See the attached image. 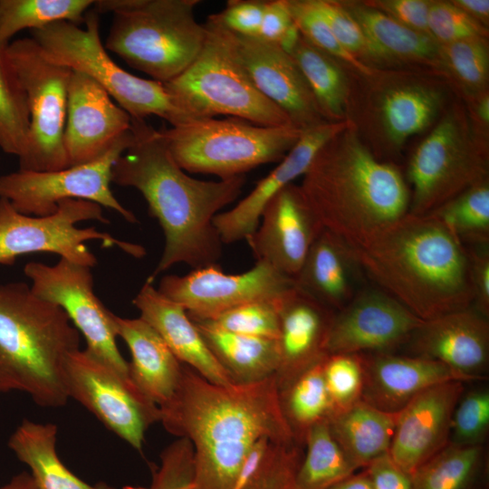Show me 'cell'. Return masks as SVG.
Here are the masks:
<instances>
[{"mask_svg":"<svg viewBox=\"0 0 489 489\" xmlns=\"http://www.w3.org/2000/svg\"><path fill=\"white\" fill-rule=\"evenodd\" d=\"M170 434L194 449L195 489H234L254 446L262 438L292 443L275 375L248 384H214L183 364L172 400L159 408Z\"/></svg>","mask_w":489,"mask_h":489,"instance_id":"obj_1","label":"cell"},{"mask_svg":"<svg viewBox=\"0 0 489 489\" xmlns=\"http://www.w3.org/2000/svg\"><path fill=\"white\" fill-rule=\"evenodd\" d=\"M134 141L112 168L111 183L134 187L163 231L165 246L149 282L177 264H217L223 243L214 217L241 194L244 176L216 181L191 177L173 159L159 131L132 119Z\"/></svg>","mask_w":489,"mask_h":489,"instance_id":"obj_2","label":"cell"},{"mask_svg":"<svg viewBox=\"0 0 489 489\" xmlns=\"http://www.w3.org/2000/svg\"><path fill=\"white\" fill-rule=\"evenodd\" d=\"M354 250L375 286L423 321L473 305L468 249L431 214L408 213Z\"/></svg>","mask_w":489,"mask_h":489,"instance_id":"obj_3","label":"cell"},{"mask_svg":"<svg viewBox=\"0 0 489 489\" xmlns=\"http://www.w3.org/2000/svg\"><path fill=\"white\" fill-rule=\"evenodd\" d=\"M299 187L323 228L354 249L409 212L402 173L375 156L353 123L320 149Z\"/></svg>","mask_w":489,"mask_h":489,"instance_id":"obj_4","label":"cell"},{"mask_svg":"<svg viewBox=\"0 0 489 489\" xmlns=\"http://www.w3.org/2000/svg\"><path fill=\"white\" fill-rule=\"evenodd\" d=\"M80 349L65 312L24 283L0 284V392L22 391L41 407L64 406V367Z\"/></svg>","mask_w":489,"mask_h":489,"instance_id":"obj_5","label":"cell"},{"mask_svg":"<svg viewBox=\"0 0 489 489\" xmlns=\"http://www.w3.org/2000/svg\"><path fill=\"white\" fill-rule=\"evenodd\" d=\"M199 0H98L93 9L112 13L105 42L130 67L166 83L195 60L206 26L195 17Z\"/></svg>","mask_w":489,"mask_h":489,"instance_id":"obj_6","label":"cell"},{"mask_svg":"<svg viewBox=\"0 0 489 489\" xmlns=\"http://www.w3.org/2000/svg\"><path fill=\"white\" fill-rule=\"evenodd\" d=\"M204 24L206 39L195 60L177 77L163 83L181 109L192 120L227 115L259 126L292 125L254 85L228 31L212 15Z\"/></svg>","mask_w":489,"mask_h":489,"instance_id":"obj_7","label":"cell"},{"mask_svg":"<svg viewBox=\"0 0 489 489\" xmlns=\"http://www.w3.org/2000/svg\"><path fill=\"white\" fill-rule=\"evenodd\" d=\"M158 131L184 171L228 179L261 165L280 162L304 130L293 125L259 126L228 117L193 119Z\"/></svg>","mask_w":489,"mask_h":489,"instance_id":"obj_8","label":"cell"},{"mask_svg":"<svg viewBox=\"0 0 489 489\" xmlns=\"http://www.w3.org/2000/svg\"><path fill=\"white\" fill-rule=\"evenodd\" d=\"M84 25L61 21L31 31L32 38L47 60L92 78L132 119L155 115L171 126L192 120L163 83L135 76L110 58L101 39L99 14L93 8L87 12Z\"/></svg>","mask_w":489,"mask_h":489,"instance_id":"obj_9","label":"cell"},{"mask_svg":"<svg viewBox=\"0 0 489 489\" xmlns=\"http://www.w3.org/2000/svg\"><path fill=\"white\" fill-rule=\"evenodd\" d=\"M488 142L465 109L454 104L417 145L408 164L409 212L427 214L488 179Z\"/></svg>","mask_w":489,"mask_h":489,"instance_id":"obj_10","label":"cell"},{"mask_svg":"<svg viewBox=\"0 0 489 489\" xmlns=\"http://www.w3.org/2000/svg\"><path fill=\"white\" fill-rule=\"evenodd\" d=\"M86 220L110 223L101 206L87 200H62L53 214L34 216L18 212L7 199L0 198V264L13 265L22 254L52 253L91 268L97 258L85 244L90 240H100L105 247L117 246L136 258L146 254L142 245L119 240L94 226H76Z\"/></svg>","mask_w":489,"mask_h":489,"instance_id":"obj_11","label":"cell"},{"mask_svg":"<svg viewBox=\"0 0 489 489\" xmlns=\"http://www.w3.org/2000/svg\"><path fill=\"white\" fill-rule=\"evenodd\" d=\"M358 75L365 83L364 101L348 108L357 109L348 114V120L364 123L379 152L398 151L409 138L430 127L443 110L445 91L432 79L437 75L434 72L376 67L369 75Z\"/></svg>","mask_w":489,"mask_h":489,"instance_id":"obj_12","label":"cell"},{"mask_svg":"<svg viewBox=\"0 0 489 489\" xmlns=\"http://www.w3.org/2000/svg\"><path fill=\"white\" fill-rule=\"evenodd\" d=\"M6 53L26 93L29 111L28 145L19 169L69 168L63 134L72 70L47 60L32 37L10 42Z\"/></svg>","mask_w":489,"mask_h":489,"instance_id":"obj_13","label":"cell"},{"mask_svg":"<svg viewBox=\"0 0 489 489\" xmlns=\"http://www.w3.org/2000/svg\"><path fill=\"white\" fill-rule=\"evenodd\" d=\"M133 141L131 129L92 162L55 171L18 169L0 176V198L7 199L18 212L34 216L53 214L62 200L82 199L116 211L129 223H138L110 189L113 165Z\"/></svg>","mask_w":489,"mask_h":489,"instance_id":"obj_14","label":"cell"},{"mask_svg":"<svg viewBox=\"0 0 489 489\" xmlns=\"http://www.w3.org/2000/svg\"><path fill=\"white\" fill-rule=\"evenodd\" d=\"M69 398L91 411L108 429L141 451L149 427L160 420L159 408L125 376L84 350L71 353L64 367Z\"/></svg>","mask_w":489,"mask_h":489,"instance_id":"obj_15","label":"cell"},{"mask_svg":"<svg viewBox=\"0 0 489 489\" xmlns=\"http://www.w3.org/2000/svg\"><path fill=\"white\" fill-rule=\"evenodd\" d=\"M24 273L39 298L62 308L86 340V350L122 375L129 376V362L118 349L113 320L93 291L91 268L66 259L53 265L30 262Z\"/></svg>","mask_w":489,"mask_h":489,"instance_id":"obj_16","label":"cell"},{"mask_svg":"<svg viewBox=\"0 0 489 489\" xmlns=\"http://www.w3.org/2000/svg\"><path fill=\"white\" fill-rule=\"evenodd\" d=\"M294 280L264 262L250 270L225 273L218 264L196 268L186 275H165L158 292L180 304L191 320H210L236 306L275 300L294 286Z\"/></svg>","mask_w":489,"mask_h":489,"instance_id":"obj_17","label":"cell"},{"mask_svg":"<svg viewBox=\"0 0 489 489\" xmlns=\"http://www.w3.org/2000/svg\"><path fill=\"white\" fill-rule=\"evenodd\" d=\"M423 320L378 287L360 289L334 312L325 344L327 355L394 352L406 345Z\"/></svg>","mask_w":489,"mask_h":489,"instance_id":"obj_18","label":"cell"},{"mask_svg":"<svg viewBox=\"0 0 489 489\" xmlns=\"http://www.w3.org/2000/svg\"><path fill=\"white\" fill-rule=\"evenodd\" d=\"M132 129V118L90 76L72 71L63 146L69 167L105 155Z\"/></svg>","mask_w":489,"mask_h":489,"instance_id":"obj_19","label":"cell"},{"mask_svg":"<svg viewBox=\"0 0 489 489\" xmlns=\"http://www.w3.org/2000/svg\"><path fill=\"white\" fill-rule=\"evenodd\" d=\"M260 221L245 240L254 257L294 280L323 229L299 185L292 183L276 193L265 205Z\"/></svg>","mask_w":489,"mask_h":489,"instance_id":"obj_20","label":"cell"},{"mask_svg":"<svg viewBox=\"0 0 489 489\" xmlns=\"http://www.w3.org/2000/svg\"><path fill=\"white\" fill-rule=\"evenodd\" d=\"M228 33L254 85L289 117L292 125L307 130L327 122L302 72L288 52L259 37Z\"/></svg>","mask_w":489,"mask_h":489,"instance_id":"obj_21","label":"cell"},{"mask_svg":"<svg viewBox=\"0 0 489 489\" xmlns=\"http://www.w3.org/2000/svg\"><path fill=\"white\" fill-rule=\"evenodd\" d=\"M465 383L451 380L432 386L398 412L388 455L403 470L412 474L449 444L454 410Z\"/></svg>","mask_w":489,"mask_h":489,"instance_id":"obj_22","label":"cell"},{"mask_svg":"<svg viewBox=\"0 0 489 489\" xmlns=\"http://www.w3.org/2000/svg\"><path fill=\"white\" fill-rule=\"evenodd\" d=\"M406 345L410 355L443 363L472 381L485 379L489 322L473 306L423 321Z\"/></svg>","mask_w":489,"mask_h":489,"instance_id":"obj_23","label":"cell"},{"mask_svg":"<svg viewBox=\"0 0 489 489\" xmlns=\"http://www.w3.org/2000/svg\"><path fill=\"white\" fill-rule=\"evenodd\" d=\"M349 120L325 122L304 130L279 164L233 208L218 213L213 220L221 242L225 244L246 240L256 230L267 202L281 189L303 176L320 149L336 134L351 125Z\"/></svg>","mask_w":489,"mask_h":489,"instance_id":"obj_24","label":"cell"},{"mask_svg":"<svg viewBox=\"0 0 489 489\" xmlns=\"http://www.w3.org/2000/svg\"><path fill=\"white\" fill-rule=\"evenodd\" d=\"M361 400L388 413L399 412L423 390L451 380H472L438 361L395 352L360 353Z\"/></svg>","mask_w":489,"mask_h":489,"instance_id":"obj_25","label":"cell"},{"mask_svg":"<svg viewBox=\"0 0 489 489\" xmlns=\"http://www.w3.org/2000/svg\"><path fill=\"white\" fill-rule=\"evenodd\" d=\"M333 314L295 284L281 298L278 390L327 356L325 344Z\"/></svg>","mask_w":489,"mask_h":489,"instance_id":"obj_26","label":"cell"},{"mask_svg":"<svg viewBox=\"0 0 489 489\" xmlns=\"http://www.w3.org/2000/svg\"><path fill=\"white\" fill-rule=\"evenodd\" d=\"M132 302L139 312V318L158 333L181 363L214 384H235L207 347L187 311L160 293L152 282H145Z\"/></svg>","mask_w":489,"mask_h":489,"instance_id":"obj_27","label":"cell"},{"mask_svg":"<svg viewBox=\"0 0 489 489\" xmlns=\"http://www.w3.org/2000/svg\"><path fill=\"white\" fill-rule=\"evenodd\" d=\"M113 320L117 337L123 340L130 351V379L158 408L166 406L177 391L183 363L141 318H122L114 314Z\"/></svg>","mask_w":489,"mask_h":489,"instance_id":"obj_28","label":"cell"},{"mask_svg":"<svg viewBox=\"0 0 489 489\" xmlns=\"http://www.w3.org/2000/svg\"><path fill=\"white\" fill-rule=\"evenodd\" d=\"M362 273L354 248L323 228L312 244L295 285L337 312L357 293V276Z\"/></svg>","mask_w":489,"mask_h":489,"instance_id":"obj_29","label":"cell"},{"mask_svg":"<svg viewBox=\"0 0 489 489\" xmlns=\"http://www.w3.org/2000/svg\"><path fill=\"white\" fill-rule=\"evenodd\" d=\"M363 30L385 65L407 64L443 76L440 44L402 25L364 1H340Z\"/></svg>","mask_w":489,"mask_h":489,"instance_id":"obj_30","label":"cell"},{"mask_svg":"<svg viewBox=\"0 0 489 489\" xmlns=\"http://www.w3.org/2000/svg\"><path fill=\"white\" fill-rule=\"evenodd\" d=\"M398 416L360 400L328 422L334 439L358 470L388 453Z\"/></svg>","mask_w":489,"mask_h":489,"instance_id":"obj_31","label":"cell"},{"mask_svg":"<svg viewBox=\"0 0 489 489\" xmlns=\"http://www.w3.org/2000/svg\"><path fill=\"white\" fill-rule=\"evenodd\" d=\"M57 427L24 419L11 435L8 446L28 466L38 489H115L105 484H90L75 475L60 459Z\"/></svg>","mask_w":489,"mask_h":489,"instance_id":"obj_32","label":"cell"},{"mask_svg":"<svg viewBox=\"0 0 489 489\" xmlns=\"http://www.w3.org/2000/svg\"><path fill=\"white\" fill-rule=\"evenodd\" d=\"M234 383H254L274 376L279 364L277 340L246 336L192 320Z\"/></svg>","mask_w":489,"mask_h":489,"instance_id":"obj_33","label":"cell"},{"mask_svg":"<svg viewBox=\"0 0 489 489\" xmlns=\"http://www.w3.org/2000/svg\"><path fill=\"white\" fill-rule=\"evenodd\" d=\"M289 53L302 72L323 119L327 122L346 120L350 91L347 67L301 34Z\"/></svg>","mask_w":489,"mask_h":489,"instance_id":"obj_34","label":"cell"},{"mask_svg":"<svg viewBox=\"0 0 489 489\" xmlns=\"http://www.w3.org/2000/svg\"><path fill=\"white\" fill-rule=\"evenodd\" d=\"M488 473L485 445L448 444L411 475L415 489H486Z\"/></svg>","mask_w":489,"mask_h":489,"instance_id":"obj_35","label":"cell"},{"mask_svg":"<svg viewBox=\"0 0 489 489\" xmlns=\"http://www.w3.org/2000/svg\"><path fill=\"white\" fill-rule=\"evenodd\" d=\"M304 446L260 439L249 453L234 489H296Z\"/></svg>","mask_w":489,"mask_h":489,"instance_id":"obj_36","label":"cell"},{"mask_svg":"<svg viewBox=\"0 0 489 489\" xmlns=\"http://www.w3.org/2000/svg\"><path fill=\"white\" fill-rule=\"evenodd\" d=\"M324 360V359H323ZM314 364L279 391L281 408L294 440L304 446L309 429L332 414L322 362Z\"/></svg>","mask_w":489,"mask_h":489,"instance_id":"obj_37","label":"cell"},{"mask_svg":"<svg viewBox=\"0 0 489 489\" xmlns=\"http://www.w3.org/2000/svg\"><path fill=\"white\" fill-rule=\"evenodd\" d=\"M356 470L334 439L325 419L312 426L306 434L296 489H327Z\"/></svg>","mask_w":489,"mask_h":489,"instance_id":"obj_38","label":"cell"},{"mask_svg":"<svg viewBox=\"0 0 489 489\" xmlns=\"http://www.w3.org/2000/svg\"><path fill=\"white\" fill-rule=\"evenodd\" d=\"M91 0H0V43L24 29L38 30L51 24L66 21L81 25Z\"/></svg>","mask_w":489,"mask_h":489,"instance_id":"obj_39","label":"cell"},{"mask_svg":"<svg viewBox=\"0 0 489 489\" xmlns=\"http://www.w3.org/2000/svg\"><path fill=\"white\" fill-rule=\"evenodd\" d=\"M8 44L0 43V148L20 161L29 139V111L26 93L7 53Z\"/></svg>","mask_w":489,"mask_h":489,"instance_id":"obj_40","label":"cell"},{"mask_svg":"<svg viewBox=\"0 0 489 489\" xmlns=\"http://www.w3.org/2000/svg\"><path fill=\"white\" fill-rule=\"evenodd\" d=\"M427 214L439 219L464 245L489 244V180L475 184Z\"/></svg>","mask_w":489,"mask_h":489,"instance_id":"obj_41","label":"cell"},{"mask_svg":"<svg viewBox=\"0 0 489 489\" xmlns=\"http://www.w3.org/2000/svg\"><path fill=\"white\" fill-rule=\"evenodd\" d=\"M443 76L453 82L471 101L488 91L487 38L475 37L440 44Z\"/></svg>","mask_w":489,"mask_h":489,"instance_id":"obj_42","label":"cell"},{"mask_svg":"<svg viewBox=\"0 0 489 489\" xmlns=\"http://www.w3.org/2000/svg\"><path fill=\"white\" fill-rule=\"evenodd\" d=\"M300 34L311 44L334 57L351 72L369 75L376 67L367 64L345 50L312 0H286Z\"/></svg>","mask_w":489,"mask_h":489,"instance_id":"obj_43","label":"cell"},{"mask_svg":"<svg viewBox=\"0 0 489 489\" xmlns=\"http://www.w3.org/2000/svg\"><path fill=\"white\" fill-rule=\"evenodd\" d=\"M282 297L247 302L204 321L233 333L277 340Z\"/></svg>","mask_w":489,"mask_h":489,"instance_id":"obj_44","label":"cell"},{"mask_svg":"<svg viewBox=\"0 0 489 489\" xmlns=\"http://www.w3.org/2000/svg\"><path fill=\"white\" fill-rule=\"evenodd\" d=\"M322 370L332 407L331 416L361 400L364 373L360 354L327 355L322 362Z\"/></svg>","mask_w":489,"mask_h":489,"instance_id":"obj_45","label":"cell"},{"mask_svg":"<svg viewBox=\"0 0 489 489\" xmlns=\"http://www.w3.org/2000/svg\"><path fill=\"white\" fill-rule=\"evenodd\" d=\"M489 433V389L464 392L454 410L449 444L484 446Z\"/></svg>","mask_w":489,"mask_h":489,"instance_id":"obj_46","label":"cell"},{"mask_svg":"<svg viewBox=\"0 0 489 489\" xmlns=\"http://www.w3.org/2000/svg\"><path fill=\"white\" fill-rule=\"evenodd\" d=\"M312 2L345 50L360 61L373 67H375L374 63L385 65L361 27L342 7L340 1L312 0Z\"/></svg>","mask_w":489,"mask_h":489,"instance_id":"obj_47","label":"cell"},{"mask_svg":"<svg viewBox=\"0 0 489 489\" xmlns=\"http://www.w3.org/2000/svg\"><path fill=\"white\" fill-rule=\"evenodd\" d=\"M194 449L191 442L178 437L160 455V465L152 472L151 484L142 489H195Z\"/></svg>","mask_w":489,"mask_h":489,"instance_id":"obj_48","label":"cell"},{"mask_svg":"<svg viewBox=\"0 0 489 489\" xmlns=\"http://www.w3.org/2000/svg\"><path fill=\"white\" fill-rule=\"evenodd\" d=\"M428 31L431 37L439 44L469 38L488 37V28L472 19L451 1H431Z\"/></svg>","mask_w":489,"mask_h":489,"instance_id":"obj_49","label":"cell"},{"mask_svg":"<svg viewBox=\"0 0 489 489\" xmlns=\"http://www.w3.org/2000/svg\"><path fill=\"white\" fill-rule=\"evenodd\" d=\"M300 36L286 0L264 1L258 36L290 52Z\"/></svg>","mask_w":489,"mask_h":489,"instance_id":"obj_50","label":"cell"},{"mask_svg":"<svg viewBox=\"0 0 489 489\" xmlns=\"http://www.w3.org/2000/svg\"><path fill=\"white\" fill-rule=\"evenodd\" d=\"M264 1L230 0L219 13L211 14L226 30L247 37H257L262 24Z\"/></svg>","mask_w":489,"mask_h":489,"instance_id":"obj_51","label":"cell"},{"mask_svg":"<svg viewBox=\"0 0 489 489\" xmlns=\"http://www.w3.org/2000/svg\"><path fill=\"white\" fill-rule=\"evenodd\" d=\"M364 2L402 25L430 35L428 31V14L431 1L369 0Z\"/></svg>","mask_w":489,"mask_h":489,"instance_id":"obj_52","label":"cell"},{"mask_svg":"<svg viewBox=\"0 0 489 489\" xmlns=\"http://www.w3.org/2000/svg\"><path fill=\"white\" fill-rule=\"evenodd\" d=\"M488 245L473 246L468 250L473 307L489 317V249Z\"/></svg>","mask_w":489,"mask_h":489,"instance_id":"obj_53","label":"cell"},{"mask_svg":"<svg viewBox=\"0 0 489 489\" xmlns=\"http://www.w3.org/2000/svg\"><path fill=\"white\" fill-rule=\"evenodd\" d=\"M372 489H415L411 474L398 465L388 454L363 468Z\"/></svg>","mask_w":489,"mask_h":489,"instance_id":"obj_54","label":"cell"},{"mask_svg":"<svg viewBox=\"0 0 489 489\" xmlns=\"http://www.w3.org/2000/svg\"><path fill=\"white\" fill-rule=\"evenodd\" d=\"M455 6L465 12L472 19L488 28L489 1L488 0H452Z\"/></svg>","mask_w":489,"mask_h":489,"instance_id":"obj_55","label":"cell"},{"mask_svg":"<svg viewBox=\"0 0 489 489\" xmlns=\"http://www.w3.org/2000/svg\"><path fill=\"white\" fill-rule=\"evenodd\" d=\"M475 126L485 133L489 126V93L484 92L472 100V111L469 113Z\"/></svg>","mask_w":489,"mask_h":489,"instance_id":"obj_56","label":"cell"},{"mask_svg":"<svg viewBox=\"0 0 489 489\" xmlns=\"http://www.w3.org/2000/svg\"><path fill=\"white\" fill-rule=\"evenodd\" d=\"M327 489H372L367 472L363 469L334 484Z\"/></svg>","mask_w":489,"mask_h":489,"instance_id":"obj_57","label":"cell"},{"mask_svg":"<svg viewBox=\"0 0 489 489\" xmlns=\"http://www.w3.org/2000/svg\"><path fill=\"white\" fill-rule=\"evenodd\" d=\"M0 489H38L36 484L28 472H22L14 475L8 483L0 486Z\"/></svg>","mask_w":489,"mask_h":489,"instance_id":"obj_58","label":"cell"}]
</instances>
